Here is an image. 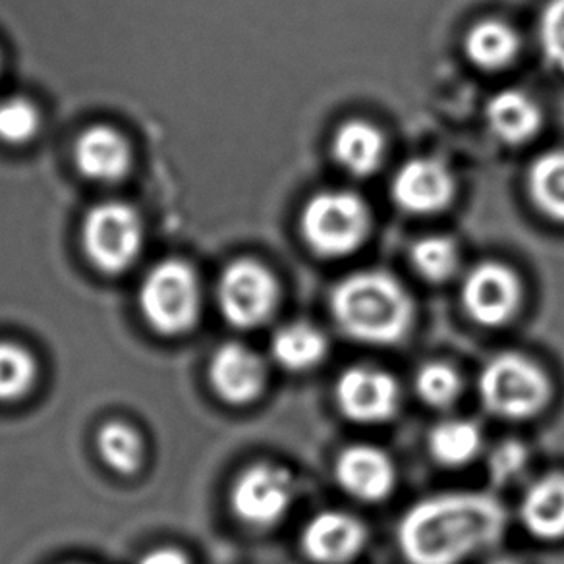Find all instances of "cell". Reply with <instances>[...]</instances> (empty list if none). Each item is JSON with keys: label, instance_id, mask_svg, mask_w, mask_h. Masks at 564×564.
<instances>
[{"label": "cell", "instance_id": "cell-28", "mask_svg": "<svg viewBox=\"0 0 564 564\" xmlns=\"http://www.w3.org/2000/svg\"><path fill=\"white\" fill-rule=\"evenodd\" d=\"M530 464V451L520 441H505L494 448L487 460L489 476L497 486H509L524 476Z\"/></svg>", "mask_w": 564, "mask_h": 564}, {"label": "cell", "instance_id": "cell-8", "mask_svg": "<svg viewBox=\"0 0 564 564\" xmlns=\"http://www.w3.org/2000/svg\"><path fill=\"white\" fill-rule=\"evenodd\" d=\"M296 484L289 470L274 464H256L243 470L230 491V507L243 524L271 528L291 510Z\"/></svg>", "mask_w": 564, "mask_h": 564}, {"label": "cell", "instance_id": "cell-17", "mask_svg": "<svg viewBox=\"0 0 564 564\" xmlns=\"http://www.w3.org/2000/svg\"><path fill=\"white\" fill-rule=\"evenodd\" d=\"M271 354L282 369L292 373H304L317 368L327 358L329 340L312 323H291L274 333Z\"/></svg>", "mask_w": 564, "mask_h": 564}, {"label": "cell", "instance_id": "cell-20", "mask_svg": "<svg viewBox=\"0 0 564 564\" xmlns=\"http://www.w3.org/2000/svg\"><path fill=\"white\" fill-rule=\"evenodd\" d=\"M484 447V435L476 422L470 420H445L440 422L427 437V448L435 463L458 468L474 463Z\"/></svg>", "mask_w": 564, "mask_h": 564}, {"label": "cell", "instance_id": "cell-15", "mask_svg": "<svg viewBox=\"0 0 564 564\" xmlns=\"http://www.w3.org/2000/svg\"><path fill=\"white\" fill-rule=\"evenodd\" d=\"M79 173L99 184H115L130 173L132 150L124 135L110 126H94L79 135L74 148Z\"/></svg>", "mask_w": 564, "mask_h": 564}, {"label": "cell", "instance_id": "cell-32", "mask_svg": "<svg viewBox=\"0 0 564 564\" xmlns=\"http://www.w3.org/2000/svg\"><path fill=\"white\" fill-rule=\"evenodd\" d=\"M0 66H2V63H0Z\"/></svg>", "mask_w": 564, "mask_h": 564}, {"label": "cell", "instance_id": "cell-7", "mask_svg": "<svg viewBox=\"0 0 564 564\" xmlns=\"http://www.w3.org/2000/svg\"><path fill=\"white\" fill-rule=\"evenodd\" d=\"M217 300L220 314L232 327L253 329L276 310L279 284L259 261L238 259L220 274Z\"/></svg>", "mask_w": 564, "mask_h": 564}, {"label": "cell", "instance_id": "cell-27", "mask_svg": "<svg viewBox=\"0 0 564 564\" xmlns=\"http://www.w3.org/2000/svg\"><path fill=\"white\" fill-rule=\"evenodd\" d=\"M40 110L22 97H9L0 101V140L20 145L35 138L40 130Z\"/></svg>", "mask_w": 564, "mask_h": 564}, {"label": "cell", "instance_id": "cell-9", "mask_svg": "<svg viewBox=\"0 0 564 564\" xmlns=\"http://www.w3.org/2000/svg\"><path fill=\"white\" fill-rule=\"evenodd\" d=\"M464 312L481 327H502L518 314L522 286L517 273L497 261H484L464 276Z\"/></svg>", "mask_w": 564, "mask_h": 564}, {"label": "cell", "instance_id": "cell-11", "mask_svg": "<svg viewBox=\"0 0 564 564\" xmlns=\"http://www.w3.org/2000/svg\"><path fill=\"white\" fill-rule=\"evenodd\" d=\"M300 543L312 563L346 564L366 547L368 530L348 512L323 510L307 522Z\"/></svg>", "mask_w": 564, "mask_h": 564}, {"label": "cell", "instance_id": "cell-3", "mask_svg": "<svg viewBox=\"0 0 564 564\" xmlns=\"http://www.w3.org/2000/svg\"><path fill=\"white\" fill-rule=\"evenodd\" d=\"M478 392L491 414L522 422L547 408L553 384L538 361L520 352H501L479 371Z\"/></svg>", "mask_w": 564, "mask_h": 564}, {"label": "cell", "instance_id": "cell-21", "mask_svg": "<svg viewBox=\"0 0 564 564\" xmlns=\"http://www.w3.org/2000/svg\"><path fill=\"white\" fill-rule=\"evenodd\" d=\"M466 55L484 70H501L517 58L520 40L517 33L499 20H484L466 35Z\"/></svg>", "mask_w": 564, "mask_h": 564}, {"label": "cell", "instance_id": "cell-2", "mask_svg": "<svg viewBox=\"0 0 564 564\" xmlns=\"http://www.w3.org/2000/svg\"><path fill=\"white\" fill-rule=\"evenodd\" d=\"M330 314L346 337L364 345H399L414 323V302L394 276L360 271L338 282Z\"/></svg>", "mask_w": 564, "mask_h": 564}, {"label": "cell", "instance_id": "cell-26", "mask_svg": "<svg viewBox=\"0 0 564 564\" xmlns=\"http://www.w3.org/2000/svg\"><path fill=\"white\" fill-rule=\"evenodd\" d=\"M37 376L32 354L14 343H0V400H18L30 392Z\"/></svg>", "mask_w": 564, "mask_h": 564}, {"label": "cell", "instance_id": "cell-19", "mask_svg": "<svg viewBox=\"0 0 564 564\" xmlns=\"http://www.w3.org/2000/svg\"><path fill=\"white\" fill-rule=\"evenodd\" d=\"M333 155L338 165L354 176H369L381 166L384 141L376 126L352 120L338 128L333 141Z\"/></svg>", "mask_w": 564, "mask_h": 564}, {"label": "cell", "instance_id": "cell-31", "mask_svg": "<svg viewBox=\"0 0 564 564\" xmlns=\"http://www.w3.org/2000/svg\"><path fill=\"white\" fill-rule=\"evenodd\" d=\"M489 564H517V563H512V561H507V558H497V561H494V563H489Z\"/></svg>", "mask_w": 564, "mask_h": 564}, {"label": "cell", "instance_id": "cell-14", "mask_svg": "<svg viewBox=\"0 0 564 564\" xmlns=\"http://www.w3.org/2000/svg\"><path fill=\"white\" fill-rule=\"evenodd\" d=\"M209 381L215 392L228 404H250L265 389V364L248 346L228 343L213 354Z\"/></svg>", "mask_w": 564, "mask_h": 564}, {"label": "cell", "instance_id": "cell-10", "mask_svg": "<svg viewBox=\"0 0 564 564\" xmlns=\"http://www.w3.org/2000/svg\"><path fill=\"white\" fill-rule=\"evenodd\" d=\"M335 400L346 420L377 425L389 422L399 412L400 387L384 369L352 366L338 377Z\"/></svg>", "mask_w": 564, "mask_h": 564}, {"label": "cell", "instance_id": "cell-16", "mask_svg": "<svg viewBox=\"0 0 564 564\" xmlns=\"http://www.w3.org/2000/svg\"><path fill=\"white\" fill-rule=\"evenodd\" d=\"M520 520L535 540H564V474H547L525 489Z\"/></svg>", "mask_w": 564, "mask_h": 564}, {"label": "cell", "instance_id": "cell-30", "mask_svg": "<svg viewBox=\"0 0 564 564\" xmlns=\"http://www.w3.org/2000/svg\"><path fill=\"white\" fill-rule=\"evenodd\" d=\"M138 564H189L188 558L176 549H155L143 555Z\"/></svg>", "mask_w": 564, "mask_h": 564}, {"label": "cell", "instance_id": "cell-29", "mask_svg": "<svg viewBox=\"0 0 564 564\" xmlns=\"http://www.w3.org/2000/svg\"><path fill=\"white\" fill-rule=\"evenodd\" d=\"M540 45L547 63L564 74V0H551L540 18Z\"/></svg>", "mask_w": 564, "mask_h": 564}, {"label": "cell", "instance_id": "cell-22", "mask_svg": "<svg viewBox=\"0 0 564 564\" xmlns=\"http://www.w3.org/2000/svg\"><path fill=\"white\" fill-rule=\"evenodd\" d=\"M528 189L543 215L564 223V150L549 151L533 161Z\"/></svg>", "mask_w": 564, "mask_h": 564}, {"label": "cell", "instance_id": "cell-4", "mask_svg": "<svg viewBox=\"0 0 564 564\" xmlns=\"http://www.w3.org/2000/svg\"><path fill=\"white\" fill-rule=\"evenodd\" d=\"M141 314L150 327L176 337L196 325L202 310V289L188 263L166 259L153 267L140 289Z\"/></svg>", "mask_w": 564, "mask_h": 564}, {"label": "cell", "instance_id": "cell-6", "mask_svg": "<svg viewBox=\"0 0 564 564\" xmlns=\"http://www.w3.org/2000/svg\"><path fill=\"white\" fill-rule=\"evenodd\" d=\"M82 240L87 259L99 271L122 273L143 248V223L132 205L105 202L87 213Z\"/></svg>", "mask_w": 564, "mask_h": 564}, {"label": "cell", "instance_id": "cell-13", "mask_svg": "<svg viewBox=\"0 0 564 564\" xmlns=\"http://www.w3.org/2000/svg\"><path fill=\"white\" fill-rule=\"evenodd\" d=\"M455 196V178L435 159H414L392 181V199L404 212L432 215L445 209Z\"/></svg>", "mask_w": 564, "mask_h": 564}, {"label": "cell", "instance_id": "cell-25", "mask_svg": "<svg viewBox=\"0 0 564 564\" xmlns=\"http://www.w3.org/2000/svg\"><path fill=\"white\" fill-rule=\"evenodd\" d=\"M458 248L445 236H427L412 248V265L430 282H445L458 271Z\"/></svg>", "mask_w": 564, "mask_h": 564}, {"label": "cell", "instance_id": "cell-23", "mask_svg": "<svg viewBox=\"0 0 564 564\" xmlns=\"http://www.w3.org/2000/svg\"><path fill=\"white\" fill-rule=\"evenodd\" d=\"M97 448L102 460L120 474H133L143 463V443L138 432L122 422L102 425Z\"/></svg>", "mask_w": 564, "mask_h": 564}, {"label": "cell", "instance_id": "cell-18", "mask_svg": "<svg viewBox=\"0 0 564 564\" xmlns=\"http://www.w3.org/2000/svg\"><path fill=\"white\" fill-rule=\"evenodd\" d=\"M487 124L507 143L532 140L541 126L540 107L518 89H505L487 102Z\"/></svg>", "mask_w": 564, "mask_h": 564}, {"label": "cell", "instance_id": "cell-24", "mask_svg": "<svg viewBox=\"0 0 564 564\" xmlns=\"http://www.w3.org/2000/svg\"><path fill=\"white\" fill-rule=\"evenodd\" d=\"M415 392L427 406L445 410L455 404L463 392V377L445 361H427L417 369Z\"/></svg>", "mask_w": 564, "mask_h": 564}, {"label": "cell", "instance_id": "cell-12", "mask_svg": "<svg viewBox=\"0 0 564 564\" xmlns=\"http://www.w3.org/2000/svg\"><path fill=\"white\" fill-rule=\"evenodd\" d=\"M335 478L346 495L361 502L384 501L397 486L391 456L373 445H352L338 455Z\"/></svg>", "mask_w": 564, "mask_h": 564}, {"label": "cell", "instance_id": "cell-1", "mask_svg": "<svg viewBox=\"0 0 564 564\" xmlns=\"http://www.w3.org/2000/svg\"><path fill=\"white\" fill-rule=\"evenodd\" d=\"M507 528L501 502L486 494H443L412 505L397 540L408 564H460L494 547Z\"/></svg>", "mask_w": 564, "mask_h": 564}, {"label": "cell", "instance_id": "cell-5", "mask_svg": "<svg viewBox=\"0 0 564 564\" xmlns=\"http://www.w3.org/2000/svg\"><path fill=\"white\" fill-rule=\"evenodd\" d=\"M302 236L322 258H345L358 250L369 232V212L350 192H323L302 213Z\"/></svg>", "mask_w": 564, "mask_h": 564}]
</instances>
